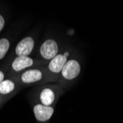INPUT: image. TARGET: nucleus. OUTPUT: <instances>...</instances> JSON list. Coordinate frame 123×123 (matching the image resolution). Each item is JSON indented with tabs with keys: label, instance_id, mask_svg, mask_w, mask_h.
Instances as JSON below:
<instances>
[{
	"label": "nucleus",
	"instance_id": "obj_1",
	"mask_svg": "<svg viewBox=\"0 0 123 123\" xmlns=\"http://www.w3.org/2000/svg\"><path fill=\"white\" fill-rule=\"evenodd\" d=\"M35 91L37 92L38 103L55 107L61 95L65 92V89L57 83H47L38 85Z\"/></svg>",
	"mask_w": 123,
	"mask_h": 123
},
{
	"label": "nucleus",
	"instance_id": "obj_2",
	"mask_svg": "<svg viewBox=\"0 0 123 123\" xmlns=\"http://www.w3.org/2000/svg\"><path fill=\"white\" fill-rule=\"evenodd\" d=\"M71 57V49L63 46L59 53L47 64V82L57 83L63 67Z\"/></svg>",
	"mask_w": 123,
	"mask_h": 123
},
{
	"label": "nucleus",
	"instance_id": "obj_3",
	"mask_svg": "<svg viewBox=\"0 0 123 123\" xmlns=\"http://www.w3.org/2000/svg\"><path fill=\"white\" fill-rule=\"evenodd\" d=\"M47 66V65H46ZM46 66L33 67L22 72L19 80L23 85H41L47 82V70Z\"/></svg>",
	"mask_w": 123,
	"mask_h": 123
},
{
	"label": "nucleus",
	"instance_id": "obj_4",
	"mask_svg": "<svg viewBox=\"0 0 123 123\" xmlns=\"http://www.w3.org/2000/svg\"><path fill=\"white\" fill-rule=\"evenodd\" d=\"M81 71L80 64L77 60L71 58L67 61L60 73L57 83L63 88H66L74 79L78 77Z\"/></svg>",
	"mask_w": 123,
	"mask_h": 123
},
{
	"label": "nucleus",
	"instance_id": "obj_5",
	"mask_svg": "<svg viewBox=\"0 0 123 123\" xmlns=\"http://www.w3.org/2000/svg\"><path fill=\"white\" fill-rule=\"evenodd\" d=\"M62 47H61L60 43L55 38H46L39 47L38 59L46 63H48V62H49L59 53Z\"/></svg>",
	"mask_w": 123,
	"mask_h": 123
},
{
	"label": "nucleus",
	"instance_id": "obj_6",
	"mask_svg": "<svg viewBox=\"0 0 123 123\" xmlns=\"http://www.w3.org/2000/svg\"><path fill=\"white\" fill-rule=\"evenodd\" d=\"M47 64V63L38 60V58L35 59L30 56H17L12 61L11 69L14 72L19 73L33 67L46 66Z\"/></svg>",
	"mask_w": 123,
	"mask_h": 123
},
{
	"label": "nucleus",
	"instance_id": "obj_7",
	"mask_svg": "<svg viewBox=\"0 0 123 123\" xmlns=\"http://www.w3.org/2000/svg\"><path fill=\"white\" fill-rule=\"evenodd\" d=\"M36 46L35 38L32 36H26L22 38L15 48V53L17 56H30Z\"/></svg>",
	"mask_w": 123,
	"mask_h": 123
},
{
	"label": "nucleus",
	"instance_id": "obj_8",
	"mask_svg": "<svg viewBox=\"0 0 123 123\" xmlns=\"http://www.w3.org/2000/svg\"><path fill=\"white\" fill-rule=\"evenodd\" d=\"M32 110L34 117L37 121L40 122H47L53 116L55 107L47 106L38 103L34 105Z\"/></svg>",
	"mask_w": 123,
	"mask_h": 123
},
{
	"label": "nucleus",
	"instance_id": "obj_9",
	"mask_svg": "<svg viewBox=\"0 0 123 123\" xmlns=\"http://www.w3.org/2000/svg\"><path fill=\"white\" fill-rule=\"evenodd\" d=\"M16 87V83L10 79H5L0 83V94L8 95L15 91Z\"/></svg>",
	"mask_w": 123,
	"mask_h": 123
},
{
	"label": "nucleus",
	"instance_id": "obj_10",
	"mask_svg": "<svg viewBox=\"0 0 123 123\" xmlns=\"http://www.w3.org/2000/svg\"><path fill=\"white\" fill-rule=\"evenodd\" d=\"M10 47V42L7 38H0V60L3 59L7 55Z\"/></svg>",
	"mask_w": 123,
	"mask_h": 123
},
{
	"label": "nucleus",
	"instance_id": "obj_11",
	"mask_svg": "<svg viewBox=\"0 0 123 123\" xmlns=\"http://www.w3.org/2000/svg\"><path fill=\"white\" fill-rule=\"evenodd\" d=\"M5 18H4V16L2 14H0V32H2V30L5 27Z\"/></svg>",
	"mask_w": 123,
	"mask_h": 123
},
{
	"label": "nucleus",
	"instance_id": "obj_12",
	"mask_svg": "<svg viewBox=\"0 0 123 123\" xmlns=\"http://www.w3.org/2000/svg\"><path fill=\"white\" fill-rule=\"evenodd\" d=\"M4 80H5V73L2 70H0V83H1Z\"/></svg>",
	"mask_w": 123,
	"mask_h": 123
},
{
	"label": "nucleus",
	"instance_id": "obj_13",
	"mask_svg": "<svg viewBox=\"0 0 123 123\" xmlns=\"http://www.w3.org/2000/svg\"><path fill=\"white\" fill-rule=\"evenodd\" d=\"M1 95H2V94H0V97H1Z\"/></svg>",
	"mask_w": 123,
	"mask_h": 123
}]
</instances>
